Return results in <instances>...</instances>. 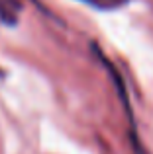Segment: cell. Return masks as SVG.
<instances>
[{
	"mask_svg": "<svg viewBox=\"0 0 153 154\" xmlns=\"http://www.w3.org/2000/svg\"><path fill=\"white\" fill-rule=\"evenodd\" d=\"M20 12H22V4L18 0H0V22L2 23L16 26Z\"/></svg>",
	"mask_w": 153,
	"mask_h": 154,
	"instance_id": "6da1fadb",
	"label": "cell"
},
{
	"mask_svg": "<svg viewBox=\"0 0 153 154\" xmlns=\"http://www.w3.org/2000/svg\"><path fill=\"white\" fill-rule=\"evenodd\" d=\"M80 2L88 4V6L96 8V10H116V8L126 6L130 0H80Z\"/></svg>",
	"mask_w": 153,
	"mask_h": 154,
	"instance_id": "7a4b0ae2",
	"label": "cell"
},
{
	"mask_svg": "<svg viewBox=\"0 0 153 154\" xmlns=\"http://www.w3.org/2000/svg\"><path fill=\"white\" fill-rule=\"evenodd\" d=\"M135 150H138V154H143V150L139 148V144H138V140H135Z\"/></svg>",
	"mask_w": 153,
	"mask_h": 154,
	"instance_id": "3957f363",
	"label": "cell"
}]
</instances>
